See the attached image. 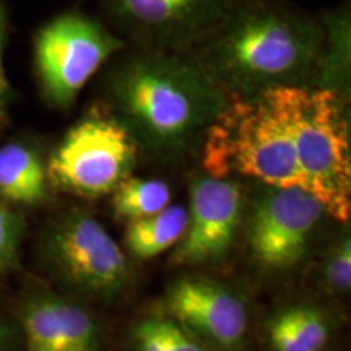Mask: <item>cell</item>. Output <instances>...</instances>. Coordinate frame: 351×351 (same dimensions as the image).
I'll return each mask as SVG.
<instances>
[{"label": "cell", "instance_id": "cell-8", "mask_svg": "<svg viewBox=\"0 0 351 351\" xmlns=\"http://www.w3.org/2000/svg\"><path fill=\"white\" fill-rule=\"evenodd\" d=\"M326 215L320 202L301 187L267 186L247 223V243L262 269H293Z\"/></svg>", "mask_w": 351, "mask_h": 351}, {"label": "cell", "instance_id": "cell-12", "mask_svg": "<svg viewBox=\"0 0 351 351\" xmlns=\"http://www.w3.org/2000/svg\"><path fill=\"white\" fill-rule=\"evenodd\" d=\"M47 166L33 148L7 143L0 148V197L16 205H38L49 191Z\"/></svg>", "mask_w": 351, "mask_h": 351}, {"label": "cell", "instance_id": "cell-14", "mask_svg": "<svg viewBox=\"0 0 351 351\" xmlns=\"http://www.w3.org/2000/svg\"><path fill=\"white\" fill-rule=\"evenodd\" d=\"M187 226V208L168 205L161 212L127 223L125 247L134 257L153 258L173 249Z\"/></svg>", "mask_w": 351, "mask_h": 351}, {"label": "cell", "instance_id": "cell-16", "mask_svg": "<svg viewBox=\"0 0 351 351\" xmlns=\"http://www.w3.org/2000/svg\"><path fill=\"white\" fill-rule=\"evenodd\" d=\"M130 346L132 351H210L204 341L165 314L140 320L132 330Z\"/></svg>", "mask_w": 351, "mask_h": 351}, {"label": "cell", "instance_id": "cell-2", "mask_svg": "<svg viewBox=\"0 0 351 351\" xmlns=\"http://www.w3.org/2000/svg\"><path fill=\"white\" fill-rule=\"evenodd\" d=\"M116 98L130 125L160 150H178L223 108L213 83L174 60L132 64L116 82Z\"/></svg>", "mask_w": 351, "mask_h": 351}, {"label": "cell", "instance_id": "cell-22", "mask_svg": "<svg viewBox=\"0 0 351 351\" xmlns=\"http://www.w3.org/2000/svg\"><path fill=\"white\" fill-rule=\"evenodd\" d=\"M2 127H3V125H0V129H2Z\"/></svg>", "mask_w": 351, "mask_h": 351}, {"label": "cell", "instance_id": "cell-10", "mask_svg": "<svg viewBox=\"0 0 351 351\" xmlns=\"http://www.w3.org/2000/svg\"><path fill=\"white\" fill-rule=\"evenodd\" d=\"M161 314L223 351L239 350L247 335L249 314L241 296L205 276H187L171 285Z\"/></svg>", "mask_w": 351, "mask_h": 351}, {"label": "cell", "instance_id": "cell-15", "mask_svg": "<svg viewBox=\"0 0 351 351\" xmlns=\"http://www.w3.org/2000/svg\"><path fill=\"white\" fill-rule=\"evenodd\" d=\"M111 194L114 215L125 223L147 218L171 205V189L160 179H143L129 174Z\"/></svg>", "mask_w": 351, "mask_h": 351}, {"label": "cell", "instance_id": "cell-17", "mask_svg": "<svg viewBox=\"0 0 351 351\" xmlns=\"http://www.w3.org/2000/svg\"><path fill=\"white\" fill-rule=\"evenodd\" d=\"M202 0H114L117 8L140 25L160 26L182 19Z\"/></svg>", "mask_w": 351, "mask_h": 351}, {"label": "cell", "instance_id": "cell-13", "mask_svg": "<svg viewBox=\"0 0 351 351\" xmlns=\"http://www.w3.org/2000/svg\"><path fill=\"white\" fill-rule=\"evenodd\" d=\"M330 320L314 306L282 311L269 326L271 351H322L330 340Z\"/></svg>", "mask_w": 351, "mask_h": 351}, {"label": "cell", "instance_id": "cell-20", "mask_svg": "<svg viewBox=\"0 0 351 351\" xmlns=\"http://www.w3.org/2000/svg\"><path fill=\"white\" fill-rule=\"evenodd\" d=\"M8 96H10V90H8L5 67H3V12L0 7V125L5 124L7 121Z\"/></svg>", "mask_w": 351, "mask_h": 351}, {"label": "cell", "instance_id": "cell-5", "mask_svg": "<svg viewBox=\"0 0 351 351\" xmlns=\"http://www.w3.org/2000/svg\"><path fill=\"white\" fill-rule=\"evenodd\" d=\"M137 161L132 132L114 117L93 114L67 132L47 165L49 184L83 199L111 194Z\"/></svg>", "mask_w": 351, "mask_h": 351}, {"label": "cell", "instance_id": "cell-18", "mask_svg": "<svg viewBox=\"0 0 351 351\" xmlns=\"http://www.w3.org/2000/svg\"><path fill=\"white\" fill-rule=\"evenodd\" d=\"M322 282L327 291L346 293L351 285V241L341 239L327 257L322 270Z\"/></svg>", "mask_w": 351, "mask_h": 351}, {"label": "cell", "instance_id": "cell-21", "mask_svg": "<svg viewBox=\"0 0 351 351\" xmlns=\"http://www.w3.org/2000/svg\"><path fill=\"white\" fill-rule=\"evenodd\" d=\"M13 340V328L8 322L0 319V351H8Z\"/></svg>", "mask_w": 351, "mask_h": 351}, {"label": "cell", "instance_id": "cell-11", "mask_svg": "<svg viewBox=\"0 0 351 351\" xmlns=\"http://www.w3.org/2000/svg\"><path fill=\"white\" fill-rule=\"evenodd\" d=\"M25 351H101V328L93 314L52 293H38L21 311Z\"/></svg>", "mask_w": 351, "mask_h": 351}, {"label": "cell", "instance_id": "cell-9", "mask_svg": "<svg viewBox=\"0 0 351 351\" xmlns=\"http://www.w3.org/2000/svg\"><path fill=\"white\" fill-rule=\"evenodd\" d=\"M243 189L232 178L202 176L191 184L187 226L171 254V265L218 262L231 251L243 218Z\"/></svg>", "mask_w": 351, "mask_h": 351}, {"label": "cell", "instance_id": "cell-1", "mask_svg": "<svg viewBox=\"0 0 351 351\" xmlns=\"http://www.w3.org/2000/svg\"><path fill=\"white\" fill-rule=\"evenodd\" d=\"M261 95L288 132L306 191L327 215L348 221L351 148L343 101L333 90L300 85L271 86Z\"/></svg>", "mask_w": 351, "mask_h": 351}, {"label": "cell", "instance_id": "cell-3", "mask_svg": "<svg viewBox=\"0 0 351 351\" xmlns=\"http://www.w3.org/2000/svg\"><path fill=\"white\" fill-rule=\"evenodd\" d=\"M202 166L212 178L241 176L306 191L288 132L262 95L223 104L205 130Z\"/></svg>", "mask_w": 351, "mask_h": 351}, {"label": "cell", "instance_id": "cell-7", "mask_svg": "<svg viewBox=\"0 0 351 351\" xmlns=\"http://www.w3.org/2000/svg\"><path fill=\"white\" fill-rule=\"evenodd\" d=\"M46 256L62 280L85 295L111 298L129 282L124 251L98 219L86 213H70L52 226Z\"/></svg>", "mask_w": 351, "mask_h": 351}, {"label": "cell", "instance_id": "cell-19", "mask_svg": "<svg viewBox=\"0 0 351 351\" xmlns=\"http://www.w3.org/2000/svg\"><path fill=\"white\" fill-rule=\"evenodd\" d=\"M21 232H23L21 218L0 204V274L15 263L21 243Z\"/></svg>", "mask_w": 351, "mask_h": 351}, {"label": "cell", "instance_id": "cell-4", "mask_svg": "<svg viewBox=\"0 0 351 351\" xmlns=\"http://www.w3.org/2000/svg\"><path fill=\"white\" fill-rule=\"evenodd\" d=\"M317 41L309 26L280 12H252L234 21L213 49L218 78L238 86L287 85L313 64Z\"/></svg>", "mask_w": 351, "mask_h": 351}, {"label": "cell", "instance_id": "cell-6", "mask_svg": "<svg viewBox=\"0 0 351 351\" xmlns=\"http://www.w3.org/2000/svg\"><path fill=\"white\" fill-rule=\"evenodd\" d=\"M121 43L95 21L64 15L36 38V69L43 90L56 106L67 108Z\"/></svg>", "mask_w": 351, "mask_h": 351}]
</instances>
